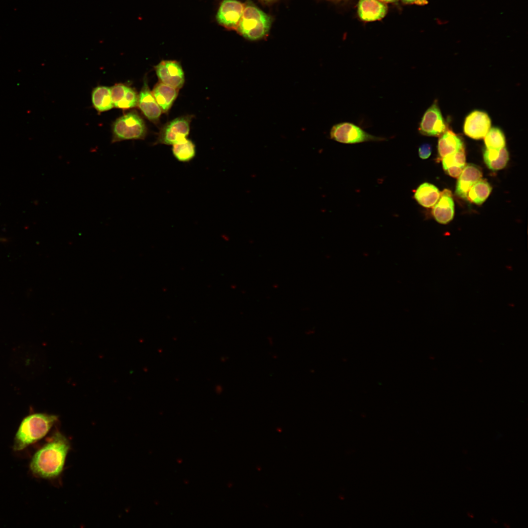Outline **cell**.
I'll return each mask as SVG.
<instances>
[{
    "label": "cell",
    "mask_w": 528,
    "mask_h": 528,
    "mask_svg": "<svg viewBox=\"0 0 528 528\" xmlns=\"http://www.w3.org/2000/svg\"><path fill=\"white\" fill-rule=\"evenodd\" d=\"M68 439L59 432L33 455L30 469L33 474L44 479L58 477L63 470L66 456L70 449Z\"/></svg>",
    "instance_id": "cell-1"
},
{
    "label": "cell",
    "mask_w": 528,
    "mask_h": 528,
    "mask_svg": "<svg viewBox=\"0 0 528 528\" xmlns=\"http://www.w3.org/2000/svg\"><path fill=\"white\" fill-rule=\"evenodd\" d=\"M57 419L56 415L41 413L23 418L15 435L13 449L22 450L43 438Z\"/></svg>",
    "instance_id": "cell-2"
},
{
    "label": "cell",
    "mask_w": 528,
    "mask_h": 528,
    "mask_svg": "<svg viewBox=\"0 0 528 528\" xmlns=\"http://www.w3.org/2000/svg\"><path fill=\"white\" fill-rule=\"evenodd\" d=\"M271 23L270 16L248 0L244 3L242 16L236 31L247 40H259L267 35Z\"/></svg>",
    "instance_id": "cell-3"
},
{
    "label": "cell",
    "mask_w": 528,
    "mask_h": 528,
    "mask_svg": "<svg viewBox=\"0 0 528 528\" xmlns=\"http://www.w3.org/2000/svg\"><path fill=\"white\" fill-rule=\"evenodd\" d=\"M147 129L143 119L135 111H131L117 118L112 126L111 142L128 140L144 139Z\"/></svg>",
    "instance_id": "cell-4"
},
{
    "label": "cell",
    "mask_w": 528,
    "mask_h": 528,
    "mask_svg": "<svg viewBox=\"0 0 528 528\" xmlns=\"http://www.w3.org/2000/svg\"><path fill=\"white\" fill-rule=\"evenodd\" d=\"M331 139L345 144H354L367 141L383 140L384 139L367 132L358 126L350 122L334 125L330 131Z\"/></svg>",
    "instance_id": "cell-5"
},
{
    "label": "cell",
    "mask_w": 528,
    "mask_h": 528,
    "mask_svg": "<svg viewBox=\"0 0 528 528\" xmlns=\"http://www.w3.org/2000/svg\"><path fill=\"white\" fill-rule=\"evenodd\" d=\"M192 116H180L167 122L160 129L157 143L172 145L186 138L189 135Z\"/></svg>",
    "instance_id": "cell-6"
},
{
    "label": "cell",
    "mask_w": 528,
    "mask_h": 528,
    "mask_svg": "<svg viewBox=\"0 0 528 528\" xmlns=\"http://www.w3.org/2000/svg\"><path fill=\"white\" fill-rule=\"evenodd\" d=\"M159 82L181 88L185 82L184 73L179 62L174 60H163L154 66Z\"/></svg>",
    "instance_id": "cell-7"
},
{
    "label": "cell",
    "mask_w": 528,
    "mask_h": 528,
    "mask_svg": "<svg viewBox=\"0 0 528 528\" xmlns=\"http://www.w3.org/2000/svg\"><path fill=\"white\" fill-rule=\"evenodd\" d=\"M447 129L437 102L435 101L424 112L418 131L424 135L439 136Z\"/></svg>",
    "instance_id": "cell-8"
},
{
    "label": "cell",
    "mask_w": 528,
    "mask_h": 528,
    "mask_svg": "<svg viewBox=\"0 0 528 528\" xmlns=\"http://www.w3.org/2000/svg\"><path fill=\"white\" fill-rule=\"evenodd\" d=\"M244 7L237 0H223L219 7L216 19L218 22L229 30H237Z\"/></svg>",
    "instance_id": "cell-9"
},
{
    "label": "cell",
    "mask_w": 528,
    "mask_h": 528,
    "mask_svg": "<svg viewBox=\"0 0 528 528\" xmlns=\"http://www.w3.org/2000/svg\"><path fill=\"white\" fill-rule=\"evenodd\" d=\"M491 127V120L486 113L474 110L466 117L463 132L468 137L475 139L483 138Z\"/></svg>",
    "instance_id": "cell-10"
},
{
    "label": "cell",
    "mask_w": 528,
    "mask_h": 528,
    "mask_svg": "<svg viewBox=\"0 0 528 528\" xmlns=\"http://www.w3.org/2000/svg\"><path fill=\"white\" fill-rule=\"evenodd\" d=\"M137 106L149 120L154 123L158 122L162 112L149 88L146 77L138 94Z\"/></svg>",
    "instance_id": "cell-11"
},
{
    "label": "cell",
    "mask_w": 528,
    "mask_h": 528,
    "mask_svg": "<svg viewBox=\"0 0 528 528\" xmlns=\"http://www.w3.org/2000/svg\"><path fill=\"white\" fill-rule=\"evenodd\" d=\"M110 90L112 102L115 108L127 110L137 106L138 95L132 88L119 83L111 87Z\"/></svg>",
    "instance_id": "cell-12"
},
{
    "label": "cell",
    "mask_w": 528,
    "mask_h": 528,
    "mask_svg": "<svg viewBox=\"0 0 528 528\" xmlns=\"http://www.w3.org/2000/svg\"><path fill=\"white\" fill-rule=\"evenodd\" d=\"M432 213L437 222L446 224L450 222L454 215V202L451 192L447 189L440 193V198L433 206Z\"/></svg>",
    "instance_id": "cell-13"
},
{
    "label": "cell",
    "mask_w": 528,
    "mask_h": 528,
    "mask_svg": "<svg viewBox=\"0 0 528 528\" xmlns=\"http://www.w3.org/2000/svg\"><path fill=\"white\" fill-rule=\"evenodd\" d=\"M482 176L481 168L477 165L472 164L465 165L458 177L455 190L456 195L461 198L467 199L469 189L481 179Z\"/></svg>",
    "instance_id": "cell-14"
},
{
    "label": "cell",
    "mask_w": 528,
    "mask_h": 528,
    "mask_svg": "<svg viewBox=\"0 0 528 528\" xmlns=\"http://www.w3.org/2000/svg\"><path fill=\"white\" fill-rule=\"evenodd\" d=\"M387 7L379 0H359L358 14L360 19L366 22L381 20L386 15Z\"/></svg>",
    "instance_id": "cell-15"
},
{
    "label": "cell",
    "mask_w": 528,
    "mask_h": 528,
    "mask_svg": "<svg viewBox=\"0 0 528 528\" xmlns=\"http://www.w3.org/2000/svg\"><path fill=\"white\" fill-rule=\"evenodd\" d=\"M152 92L162 112L167 113L176 99L178 89L159 82Z\"/></svg>",
    "instance_id": "cell-16"
},
{
    "label": "cell",
    "mask_w": 528,
    "mask_h": 528,
    "mask_svg": "<svg viewBox=\"0 0 528 528\" xmlns=\"http://www.w3.org/2000/svg\"><path fill=\"white\" fill-rule=\"evenodd\" d=\"M463 147V142L461 137L451 130L447 129L440 135L439 139V157L442 159L444 157L456 152Z\"/></svg>",
    "instance_id": "cell-17"
},
{
    "label": "cell",
    "mask_w": 528,
    "mask_h": 528,
    "mask_svg": "<svg viewBox=\"0 0 528 528\" xmlns=\"http://www.w3.org/2000/svg\"><path fill=\"white\" fill-rule=\"evenodd\" d=\"M440 192L438 188L432 184L424 182L417 189L414 198L421 206L426 208L433 207L438 200Z\"/></svg>",
    "instance_id": "cell-18"
},
{
    "label": "cell",
    "mask_w": 528,
    "mask_h": 528,
    "mask_svg": "<svg viewBox=\"0 0 528 528\" xmlns=\"http://www.w3.org/2000/svg\"><path fill=\"white\" fill-rule=\"evenodd\" d=\"M484 161L487 167L492 171L503 169L509 160V154L505 147L500 150L485 149L483 154Z\"/></svg>",
    "instance_id": "cell-19"
},
{
    "label": "cell",
    "mask_w": 528,
    "mask_h": 528,
    "mask_svg": "<svg viewBox=\"0 0 528 528\" xmlns=\"http://www.w3.org/2000/svg\"><path fill=\"white\" fill-rule=\"evenodd\" d=\"M91 101L95 110L103 112L114 106L111 100L110 88L100 86L95 88L91 93Z\"/></svg>",
    "instance_id": "cell-20"
},
{
    "label": "cell",
    "mask_w": 528,
    "mask_h": 528,
    "mask_svg": "<svg viewBox=\"0 0 528 528\" xmlns=\"http://www.w3.org/2000/svg\"><path fill=\"white\" fill-rule=\"evenodd\" d=\"M492 187L485 179H480L469 189L467 199L477 205L483 204L488 197Z\"/></svg>",
    "instance_id": "cell-21"
},
{
    "label": "cell",
    "mask_w": 528,
    "mask_h": 528,
    "mask_svg": "<svg viewBox=\"0 0 528 528\" xmlns=\"http://www.w3.org/2000/svg\"><path fill=\"white\" fill-rule=\"evenodd\" d=\"M172 150L175 157L181 162L190 161L196 153L195 144L187 138L173 144Z\"/></svg>",
    "instance_id": "cell-22"
},
{
    "label": "cell",
    "mask_w": 528,
    "mask_h": 528,
    "mask_svg": "<svg viewBox=\"0 0 528 528\" xmlns=\"http://www.w3.org/2000/svg\"><path fill=\"white\" fill-rule=\"evenodd\" d=\"M484 138L486 149L500 150L505 147V135L501 130L498 128L493 127L490 129Z\"/></svg>",
    "instance_id": "cell-23"
},
{
    "label": "cell",
    "mask_w": 528,
    "mask_h": 528,
    "mask_svg": "<svg viewBox=\"0 0 528 528\" xmlns=\"http://www.w3.org/2000/svg\"><path fill=\"white\" fill-rule=\"evenodd\" d=\"M432 153V147L429 143H423L418 148V155L423 159L428 158Z\"/></svg>",
    "instance_id": "cell-24"
},
{
    "label": "cell",
    "mask_w": 528,
    "mask_h": 528,
    "mask_svg": "<svg viewBox=\"0 0 528 528\" xmlns=\"http://www.w3.org/2000/svg\"><path fill=\"white\" fill-rule=\"evenodd\" d=\"M463 169V168L460 167H451L445 170V172L447 174L453 177L458 178Z\"/></svg>",
    "instance_id": "cell-25"
},
{
    "label": "cell",
    "mask_w": 528,
    "mask_h": 528,
    "mask_svg": "<svg viewBox=\"0 0 528 528\" xmlns=\"http://www.w3.org/2000/svg\"><path fill=\"white\" fill-rule=\"evenodd\" d=\"M403 2L407 3H416L418 4H423L426 3V0H402Z\"/></svg>",
    "instance_id": "cell-26"
},
{
    "label": "cell",
    "mask_w": 528,
    "mask_h": 528,
    "mask_svg": "<svg viewBox=\"0 0 528 528\" xmlns=\"http://www.w3.org/2000/svg\"><path fill=\"white\" fill-rule=\"evenodd\" d=\"M383 2H394L397 0H379Z\"/></svg>",
    "instance_id": "cell-27"
},
{
    "label": "cell",
    "mask_w": 528,
    "mask_h": 528,
    "mask_svg": "<svg viewBox=\"0 0 528 528\" xmlns=\"http://www.w3.org/2000/svg\"><path fill=\"white\" fill-rule=\"evenodd\" d=\"M4 241H5V240L3 239V238H0V242H3Z\"/></svg>",
    "instance_id": "cell-28"
},
{
    "label": "cell",
    "mask_w": 528,
    "mask_h": 528,
    "mask_svg": "<svg viewBox=\"0 0 528 528\" xmlns=\"http://www.w3.org/2000/svg\"><path fill=\"white\" fill-rule=\"evenodd\" d=\"M264 0L270 1H272V0Z\"/></svg>",
    "instance_id": "cell-29"
}]
</instances>
